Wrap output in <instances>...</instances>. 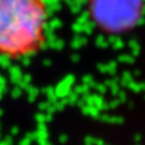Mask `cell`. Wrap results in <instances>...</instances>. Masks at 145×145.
<instances>
[{
	"mask_svg": "<svg viewBox=\"0 0 145 145\" xmlns=\"http://www.w3.org/2000/svg\"><path fill=\"white\" fill-rule=\"evenodd\" d=\"M48 11L45 0H0V57L18 59L46 42Z\"/></svg>",
	"mask_w": 145,
	"mask_h": 145,
	"instance_id": "6da1fadb",
	"label": "cell"
},
{
	"mask_svg": "<svg viewBox=\"0 0 145 145\" xmlns=\"http://www.w3.org/2000/svg\"><path fill=\"white\" fill-rule=\"evenodd\" d=\"M91 13L109 31H121L135 24L142 15L143 0H91Z\"/></svg>",
	"mask_w": 145,
	"mask_h": 145,
	"instance_id": "7a4b0ae2",
	"label": "cell"
}]
</instances>
